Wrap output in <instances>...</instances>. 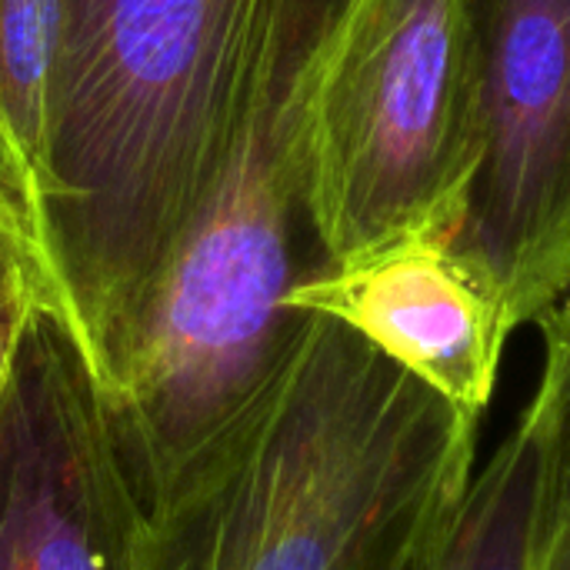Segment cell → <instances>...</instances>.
<instances>
[{
  "label": "cell",
  "instance_id": "obj_1",
  "mask_svg": "<svg viewBox=\"0 0 570 570\" xmlns=\"http://www.w3.org/2000/svg\"><path fill=\"white\" fill-rule=\"evenodd\" d=\"M474 414L311 324L264 401L140 524V570H414L474 481Z\"/></svg>",
  "mask_w": 570,
  "mask_h": 570
},
{
  "label": "cell",
  "instance_id": "obj_2",
  "mask_svg": "<svg viewBox=\"0 0 570 570\" xmlns=\"http://www.w3.org/2000/svg\"><path fill=\"white\" fill-rule=\"evenodd\" d=\"M257 20L261 0H63L47 281L100 391L217 180Z\"/></svg>",
  "mask_w": 570,
  "mask_h": 570
},
{
  "label": "cell",
  "instance_id": "obj_3",
  "mask_svg": "<svg viewBox=\"0 0 570 570\" xmlns=\"http://www.w3.org/2000/svg\"><path fill=\"white\" fill-rule=\"evenodd\" d=\"M324 267L297 137L247 110L100 391L140 511L164 504L264 401L311 324L291 294Z\"/></svg>",
  "mask_w": 570,
  "mask_h": 570
},
{
  "label": "cell",
  "instance_id": "obj_4",
  "mask_svg": "<svg viewBox=\"0 0 570 570\" xmlns=\"http://www.w3.org/2000/svg\"><path fill=\"white\" fill-rule=\"evenodd\" d=\"M301 180L327 267L448 234L464 180L458 0H351L301 110Z\"/></svg>",
  "mask_w": 570,
  "mask_h": 570
},
{
  "label": "cell",
  "instance_id": "obj_5",
  "mask_svg": "<svg viewBox=\"0 0 570 570\" xmlns=\"http://www.w3.org/2000/svg\"><path fill=\"white\" fill-rule=\"evenodd\" d=\"M464 180L448 247L511 331L570 294V0H458Z\"/></svg>",
  "mask_w": 570,
  "mask_h": 570
},
{
  "label": "cell",
  "instance_id": "obj_6",
  "mask_svg": "<svg viewBox=\"0 0 570 570\" xmlns=\"http://www.w3.org/2000/svg\"><path fill=\"white\" fill-rule=\"evenodd\" d=\"M140 524L87 354L37 304L0 397V570H140Z\"/></svg>",
  "mask_w": 570,
  "mask_h": 570
},
{
  "label": "cell",
  "instance_id": "obj_7",
  "mask_svg": "<svg viewBox=\"0 0 570 570\" xmlns=\"http://www.w3.org/2000/svg\"><path fill=\"white\" fill-rule=\"evenodd\" d=\"M291 307L341 321L474 417L494 397L514 334L498 297L441 230L404 234L324 267L291 294Z\"/></svg>",
  "mask_w": 570,
  "mask_h": 570
},
{
  "label": "cell",
  "instance_id": "obj_8",
  "mask_svg": "<svg viewBox=\"0 0 570 570\" xmlns=\"http://www.w3.org/2000/svg\"><path fill=\"white\" fill-rule=\"evenodd\" d=\"M60 30L63 0H0V197L13 210L43 277Z\"/></svg>",
  "mask_w": 570,
  "mask_h": 570
},
{
  "label": "cell",
  "instance_id": "obj_9",
  "mask_svg": "<svg viewBox=\"0 0 570 570\" xmlns=\"http://www.w3.org/2000/svg\"><path fill=\"white\" fill-rule=\"evenodd\" d=\"M538 511V451L524 421L474 471L468 498L441 544L414 570H531Z\"/></svg>",
  "mask_w": 570,
  "mask_h": 570
},
{
  "label": "cell",
  "instance_id": "obj_10",
  "mask_svg": "<svg viewBox=\"0 0 570 570\" xmlns=\"http://www.w3.org/2000/svg\"><path fill=\"white\" fill-rule=\"evenodd\" d=\"M541 377L521 414L538 451L531 570H570V294L538 317Z\"/></svg>",
  "mask_w": 570,
  "mask_h": 570
},
{
  "label": "cell",
  "instance_id": "obj_11",
  "mask_svg": "<svg viewBox=\"0 0 570 570\" xmlns=\"http://www.w3.org/2000/svg\"><path fill=\"white\" fill-rule=\"evenodd\" d=\"M37 304H53L57 307L50 287L40 277H20L17 284L0 291V397H3V387H7L10 367H13L23 327H27Z\"/></svg>",
  "mask_w": 570,
  "mask_h": 570
},
{
  "label": "cell",
  "instance_id": "obj_12",
  "mask_svg": "<svg viewBox=\"0 0 570 570\" xmlns=\"http://www.w3.org/2000/svg\"><path fill=\"white\" fill-rule=\"evenodd\" d=\"M20 277H40L47 284V277H43L40 264L33 261L30 244H27V237H23L17 217H13V210L0 197V291L17 284Z\"/></svg>",
  "mask_w": 570,
  "mask_h": 570
},
{
  "label": "cell",
  "instance_id": "obj_13",
  "mask_svg": "<svg viewBox=\"0 0 570 570\" xmlns=\"http://www.w3.org/2000/svg\"><path fill=\"white\" fill-rule=\"evenodd\" d=\"M287 13L314 23V27H324V30H334L347 10L351 0H277Z\"/></svg>",
  "mask_w": 570,
  "mask_h": 570
}]
</instances>
